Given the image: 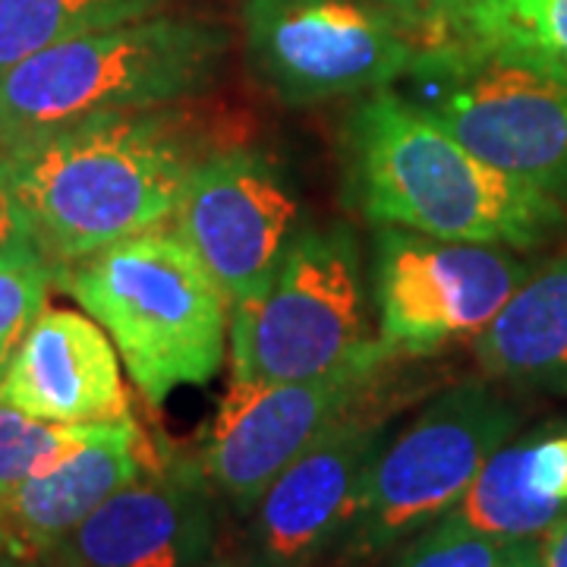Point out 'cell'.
I'll list each match as a JSON object with an SVG mask.
<instances>
[{"instance_id": "6da1fadb", "label": "cell", "mask_w": 567, "mask_h": 567, "mask_svg": "<svg viewBox=\"0 0 567 567\" xmlns=\"http://www.w3.org/2000/svg\"><path fill=\"white\" fill-rule=\"evenodd\" d=\"M347 196L372 227L533 252L565 230V203L473 155L404 92L379 89L341 126Z\"/></svg>"}, {"instance_id": "7a4b0ae2", "label": "cell", "mask_w": 567, "mask_h": 567, "mask_svg": "<svg viewBox=\"0 0 567 567\" xmlns=\"http://www.w3.org/2000/svg\"><path fill=\"white\" fill-rule=\"evenodd\" d=\"M0 155L54 268L164 227L199 162L189 126L162 107L95 114Z\"/></svg>"}, {"instance_id": "3957f363", "label": "cell", "mask_w": 567, "mask_h": 567, "mask_svg": "<svg viewBox=\"0 0 567 567\" xmlns=\"http://www.w3.org/2000/svg\"><path fill=\"white\" fill-rule=\"evenodd\" d=\"M230 32L158 13L41 48L0 76V152L107 111H148L203 95Z\"/></svg>"}, {"instance_id": "277c9868", "label": "cell", "mask_w": 567, "mask_h": 567, "mask_svg": "<svg viewBox=\"0 0 567 567\" xmlns=\"http://www.w3.org/2000/svg\"><path fill=\"white\" fill-rule=\"evenodd\" d=\"M58 284L102 324L148 404L221 372L230 303L174 230H145L58 268Z\"/></svg>"}, {"instance_id": "5b68a950", "label": "cell", "mask_w": 567, "mask_h": 567, "mask_svg": "<svg viewBox=\"0 0 567 567\" xmlns=\"http://www.w3.org/2000/svg\"><path fill=\"white\" fill-rule=\"evenodd\" d=\"M230 382H309L385 365L372 328L369 271L347 221L300 224L271 284L230 309Z\"/></svg>"}, {"instance_id": "8992f818", "label": "cell", "mask_w": 567, "mask_h": 567, "mask_svg": "<svg viewBox=\"0 0 567 567\" xmlns=\"http://www.w3.org/2000/svg\"><path fill=\"white\" fill-rule=\"evenodd\" d=\"M517 425L520 413L492 385L461 382L435 394L369 466L338 543L341 561L379 558L442 520Z\"/></svg>"}, {"instance_id": "52a82bcc", "label": "cell", "mask_w": 567, "mask_h": 567, "mask_svg": "<svg viewBox=\"0 0 567 567\" xmlns=\"http://www.w3.org/2000/svg\"><path fill=\"white\" fill-rule=\"evenodd\" d=\"M404 82L406 99L473 155L567 205V73L423 41Z\"/></svg>"}, {"instance_id": "ba28073f", "label": "cell", "mask_w": 567, "mask_h": 567, "mask_svg": "<svg viewBox=\"0 0 567 567\" xmlns=\"http://www.w3.org/2000/svg\"><path fill=\"white\" fill-rule=\"evenodd\" d=\"M246 63L287 107L363 99L410 73L423 35L357 0H246Z\"/></svg>"}, {"instance_id": "9c48e42d", "label": "cell", "mask_w": 567, "mask_h": 567, "mask_svg": "<svg viewBox=\"0 0 567 567\" xmlns=\"http://www.w3.org/2000/svg\"><path fill=\"white\" fill-rule=\"evenodd\" d=\"M533 268L505 246L372 227L369 297L385 360L432 357L476 338Z\"/></svg>"}, {"instance_id": "30bf717a", "label": "cell", "mask_w": 567, "mask_h": 567, "mask_svg": "<svg viewBox=\"0 0 567 567\" xmlns=\"http://www.w3.org/2000/svg\"><path fill=\"white\" fill-rule=\"evenodd\" d=\"M300 224L293 181L252 145L199 155L171 215V230L205 265L230 309L271 284Z\"/></svg>"}, {"instance_id": "8fae6325", "label": "cell", "mask_w": 567, "mask_h": 567, "mask_svg": "<svg viewBox=\"0 0 567 567\" xmlns=\"http://www.w3.org/2000/svg\"><path fill=\"white\" fill-rule=\"evenodd\" d=\"M379 375L382 365H357L309 382H230L199 454L212 492L249 514L287 466L372 401Z\"/></svg>"}, {"instance_id": "7c38bea8", "label": "cell", "mask_w": 567, "mask_h": 567, "mask_svg": "<svg viewBox=\"0 0 567 567\" xmlns=\"http://www.w3.org/2000/svg\"><path fill=\"white\" fill-rule=\"evenodd\" d=\"M388 439L391 413L365 404L287 466L249 511V567H312L338 548Z\"/></svg>"}, {"instance_id": "4fadbf2b", "label": "cell", "mask_w": 567, "mask_h": 567, "mask_svg": "<svg viewBox=\"0 0 567 567\" xmlns=\"http://www.w3.org/2000/svg\"><path fill=\"white\" fill-rule=\"evenodd\" d=\"M215 492L199 461L158 457L114 492L44 561L48 567H205Z\"/></svg>"}, {"instance_id": "5bb4252c", "label": "cell", "mask_w": 567, "mask_h": 567, "mask_svg": "<svg viewBox=\"0 0 567 567\" xmlns=\"http://www.w3.org/2000/svg\"><path fill=\"white\" fill-rule=\"evenodd\" d=\"M0 404L48 423H123L121 357L89 312L44 309L0 372Z\"/></svg>"}, {"instance_id": "9a60e30c", "label": "cell", "mask_w": 567, "mask_h": 567, "mask_svg": "<svg viewBox=\"0 0 567 567\" xmlns=\"http://www.w3.org/2000/svg\"><path fill=\"white\" fill-rule=\"evenodd\" d=\"M155 461L158 454L136 420H123L104 439L29 476L0 495V555L17 565L44 561L95 507L140 480Z\"/></svg>"}, {"instance_id": "2e32d148", "label": "cell", "mask_w": 567, "mask_h": 567, "mask_svg": "<svg viewBox=\"0 0 567 567\" xmlns=\"http://www.w3.org/2000/svg\"><path fill=\"white\" fill-rule=\"evenodd\" d=\"M567 514V423L498 447L447 520L498 539H539Z\"/></svg>"}, {"instance_id": "e0dca14e", "label": "cell", "mask_w": 567, "mask_h": 567, "mask_svg": "<svg viewBox=\"0 0 567 567\" xmlns=\"http://www.w3.org/2000/svg\"><path fill=\"white\" fill-rule=\"evenodd\" d=\"M486 379L567 394V256L529 278L473 338Z\"/></svg>"}, {"instance_id": "ac0fdd59", "label": "cell", "mask_w": 567, "mask_h": 567, "mask_svg": "<svg viewBox=\"0 0 567 567\" xmlns=\"http://www.w3.org/2000/svg\"><path fill=\"white\" fill-rule=\"evenodd\" d=\"M423 41H457L567 73V0H476Z\"/></svg>"}, {"instance_id": "d6986e66", "label": "cell", "mask_w": 567, "mask_h": 567, "mask_svg": "<svg viewBox=\"0 0 567 567\" xmlns=\"http://www.w3.org/2000/svg\"><path fill=\"white\" fill-rule=\"evenodd\" d=\"M171 0H0V76L58 41L164 13Z\"/></svg>"}, {"instance_id": "ffe728a7", "label": "cell", "mask_w": 567, "mask_h": 567, "mask_svg": "<svg viewBox=\"0 0 567 567\" xmlns=\"http://www.w3.org/2000/svg\"><path fill=\"white\" fill-rule=\"evenodd\" d=\"M117 423H48L0 404V495L104 439Z\"/></svg>"}, {"instance_id": "44dd1931", "label": "cell", "mask_w": 567, "mask_h": 567, "mask_svg": "<svg viewBox=\"0 0 567 567\" xmlns=\"http://www.w3.org/2000/svg\"><path fill=\"white\" fill-rule=\"evenodd\" d=\"M391 567H539V543L498 539L442 517L406 539Z\"/></svg>"}, {"instance_id": "7402d4cb", "label": "cell", "mask_w": 567, "mask_h": 567, "mask_svg": "<svg viewBox=\"0 0 567 567\" xmlns=\"http://www.w3.org/2000/svg\"><path fill=\"white\" fill-rule=\"evenodd\" d=\"M51 284H58V268L48 262L0 268V372L20 347L22 334L48 309Z\"/></svg>"}, {"instance_id": "603a6c76", "label": "cell", "mask_w": 567, "mask_h": 567, "mask_svg": "<svg viewBox=\"0 0 567 567\" xmlns=\"http://www.w3.org/2000/svg\"><path fill=\"white\" fill-rule=\"evenodd\" d=\"M39 262H48V256L41 249L39 230H35V224L22 205L10 164L0 155V268Z\"/></svg>"}, {"instance_id": "cb8c5ba5", "label": "cell", "mask_w": 567, "mask_h": 567, "mask_svg": "<svg viewBox=\"0 0 567 567\" xmlns=\"http://www.w3.org/2000/svg\"><path fill=\"white\" fill-rule=\"evenodd\" d=\"M379 7H385L388 13H394L398 20H404L410 29H416L420 35H429L432 29H439L442 22L457 17L476 0H375Z\"/></svg>"}, {"instance_id": "d4e9b609", "label": "cell", "mask_w": 567, "mask_h": 567, "mask_svg": "<svg viewBox=\"0 0 567 567\" xmlns=\"http://www.w3.org/2000/svg\"><path fill=\"white\" fill-rule=\"evenodd\" d=\"M539 543V567H567V514L536 539Z\"/></svg>"}]
</instances>
